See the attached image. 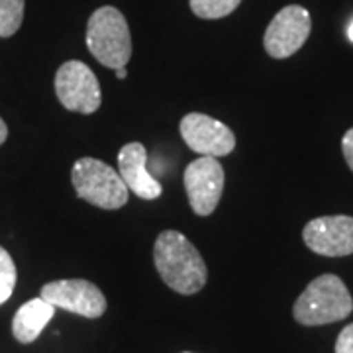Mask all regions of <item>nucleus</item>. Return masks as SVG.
Listing matches in <instances>:
<instances>
[{
    "label": "nucleus",
    "mask_w": 353,
    "mask_h": 353,
    "mask_svg": "<svg viewBox=\"0 0 353 353\" xmlns=\"http://www.w3.org/2000/svg\"><path fill=\"white\" fill-rule=\"evenodd\" d=\"M153 261L159 277L179 294H196L204 289L208 269L199 250L176 230L159 234L153 248Z\"/></svg>",
    "instance_id": "obj_1"
},
{
    "label": "nucleus",
    "mask_w": 353,
    "mask_h": 353,
    "mask_svg": "<svg viewBox=\"0 0 353 353\" xmlns=\"http://www.w3.org/2000/svg\"><path fill=\"white\" fill-rule=\"evenodd\" d=\"M353 299L338 275L316 277L296 299L292 316L303 326H324L352 314Z\"/></svg>",
    "instance_id": "obj_2"
},
{
    "label": "nucleus",
    "mask_w": 353,
    "mask_h": 353,
    "mask_svg": "<svg viewBox=\"0 0 353 353\" xmlns=\"http://www.w3.org/2000/svg\"><path fill=\"white\" fill-rule=\"evenodd\" d=\"M87 48L108 69L126 67L132 57V36L124 14L114 6L94 10L87 26Z\"/></svg>",
    "instance_id": "obj_3"
},
{
    "label": "nucleus",
    "mask_w": 353,
    "mask_h": 353,
    "mask_svg": "<svg viewBox=\"0 0 353 353\" xmlns=\"http://www.w3.org/2000/svg\"><path fill=\"white\" fill-rule=\"evenodd\" d=\"M71 181L79 199L102 210H118L130 199V189L110 165L94 157H81L71 171Z\"/></svg>",
    "instance_id": "obj_4"
},
{
    "label": "nucleus",
    "mask_w": 353,
    "mask_h": 353,
    "mask_svg": "<svg viewBox=\"0 0 353 353\" xmlns=\"http://www.w3.org/2000/svg\"><path fill=\"white\" fill-rule=\"evenodd\" d=\"M57 99L67 110L92 114L101 108L102 94L99 79L83 61H67L55 75Z\"/></svg>",
    "instance_id": "obj_5"
},
{
    "label": "nucleus",
    "mask_w": 353,
    "mask_h": 353,
    "mask_svg": "<svg viewBox=\"0 0 353 353\" xmlns=\"http://www.w3.org/2000/svg\"><path fill=\"white\" fill-rule=\"evenodd\" d=\"M312 30L310 14L304 6H285L267 26L263 46L273 59H287L306 43Z\"/></svg>",
    "instance_id": "obj_6"
},
{
    "label": "nucleus",
    "mask_w": 353,
    "mask_h": 353,
    "mask_svg": "<svg viewBox=\"0 0 353 353\" xmlns=\"http://www.w3.org/2000/svg\"><path fill=\"white\" fill-rule=\"evenodd\" d=\"M39 296L55 308H63L67 312L85 318H101L106 312V296L87 279L51 281L41 287Z\"/></svg>",
    "instance_id": "obj_7"
},
{
    "label": "nucleus",
    "mask_w": 353,
    "mask_h": 353,
    "mask_svg": "<svg viewBox=\"0 0 353 353\" xmlns=\"http://www.w3.org/2000/svg\"><path fill=\"white\" fill-rule=\"evenodd\" d=\"M185 189L194 214L210 216L216 210L224 190V167L208 155H201L185 169Z\"/></svg>",
    "instance_id": "obj_8"
},
{
    "label": "nucleus",
    "mask_w": 353,
    "mask_h": 353,
    "mask_svg": "<svg viewBox=\"0 0 353 353\" xmlns=\"http://www.w3.org/2000/svg\"><path fill=\"white\" fill-rule=\"evenodd\" d=\"M179 132L190 150L201 155L224 157V155H230L236 148L234 132L226 124L218 122L216 118H210L206 114H187L179 124Z\"/></svg>",
    "instance_id": "obj_9"
},
{
    "label": "nucleus",
    "mask_w": 353,
    "mask_h": 353,
    "mask_svg": "<svg viewBox=\"0 0 353 353\" xmlns=\"http://www.w3.org/2000/svg\"><path fill=\"white\" fill-rule=\"evenodd\" d=\"M308 250L324 257H345L353 253L352 216H320L310 220L303 230Z\"/></svg>",
    "instance_id": "obj_10"
},
{
    "label": "nucleus",
    "mask_w": 353,
    "mask_h": 353,
    "mask_svg": "<svg viewBox=\"0 0 353 353\" xmlns=\"http://www.w3.org/2000/svg\"><path fill=\"white\" fill-rule=\"evenodd\" d=\"M118 171L126 187L143 201H155L161 196L163 187L148 171V150L139 141L126 143L118 153Z\"/></svg>",
    "instance_id": "obj_11"
},
{
    "label": "nucleus",
    "mask_w": 353,
    "mask_h": 353,
    "mask_svg": "<svg viewBox=\"0 0 353 353\" xmlns=\"http://www.w3.org/2000/svg\"><path fill=\"white\" fill-rule=\"evenodd\" d=\"M55 314V306L43 301L41 296L22 304L12 320V334L20 343H32L39 338Z\"/></svg>",
    "instance_id": "obj_12"
},
{
    "label": "nucleus",
    "mask_w": 353,
    "mask_h": 353,
    "mask_svg": "<svg viewBox=\"0 0 353 353\" xmlns=\"http://www.w3.org/2000/svg\"><path fill=\"white\" fill-rule=\"evenodd\" d=\"M26 0H0V38L14 36L24 20Z\"/></svg>",
    "instance_id": "obj_13"
},
{
    "label": "nucleus",
    "mask_w": 353,
    "mask_h": 353,
    "mask_svg": "<svg viewBox=\"0 0 353 353\" xmlns=\"http://www.w3.org/2000/svg\"><path fill=\"white\" fill-rule=\"evenodd\" d=\"M241 0H190V10L204 20H218L232 14Z\"/></svg>",
    "instance_id": "obj_14"
},
{
    "label": "nucleus",
    "mask_w": 353,
    "mask_h": 353,
    "mask_svg": "<svg viewBox=\"0 0 353 353\" xmlns=\"http://www.w3.org/2000/svg\"><path fill=\"white\" fill-rule=\"evenodd\" d=\"M16 281H18V271L14 259L4 248H0V304H4L12 296Z\"/></svg>",
    "instance_id": "obj_15"
},
{
    "label": "nucleus",
    "mask_w": 353,
    "mask_h": 353,
    "mask_svg": "<svg viewBox=\"0 0 353 353\" xmlns=\"http://www.w3.org/2000/svg\"><path fill=\"white\" fill-rule=\"evenodd\" d=\"M336 353H353V324L340 332L336 341Z\"/></svg>",
    "instance_id": "obj_16"
},
{
    "label": "nucleus",
    "mask_w": 353,
    "mask_h": 353,
    "mask_svg": "<svg viewBox=\"0 0 353 353\" xmlns=\"http://www.w3.org/2000/svg\"><path fill=\"white\" fill-rule=\"evenodd\" d=\"M341 150H343V157L350 165V169L353 171V128L345 132V136L341 139Z\"/></svg>",
    "instance_id": "obj_17"
},
{
    "label": "nucleus",
    "mask_w": 353,
    "mask_h": 353,
    "mask_svg": "<svg viewBox=\"0 0 353 353\" xmlns=\"http://www.w3.org/2000/svg\"><path fill=\"white\" fill-rule=\"evenodd\" d=\"M6 138H8V126H6V122L0 118V145L6 141Z\"/></svg>",
    "instance_id": "obj_18"
},
{
    "label": "nucleus",
    "mask_w": 353,
    "mask_h": 353,
    "mask_svg": "<svg viewBox=\"0 0 353 353\" xmlns=\"http://www.w3.org/2000/svg\"><path fill=\"white\" fill-rule=\"evenodd\" d=\"M116 77H118V79H126L128 77L126 67H120V69H116Z\"/></svg>",
    "instance_id": "obj_19"
},
{
    "label": "nucleus",
    "mask_w": 353,
    "mask_h": 353,
    "mask_svg": "<svg viewBox=\"0 0 353 353\" xmlns=\"http://www.w3.org/2000/svg\"><path fill=\"white\" fill-rule=\"evenodd\" d=\"M347 38H350V41H353V20L352 24H350V28H347Z\"/></svg>",
    "instance_id": "obj_20"
},
{
    "label": "nucleus",
    "mask_w": 353,
    "mask_h": 353,
    "mask_svg": "<svg viewBox=\"0 0 353 353\" xmlns=\"http://www.w3.org/2000/svg\"><path fill=\"white\" fill-rule=\"evenodd\" d=\"M183 353H190V352H183Z\"/></svg>",
    "instance_id": "obj_21"
}]
</instances>
